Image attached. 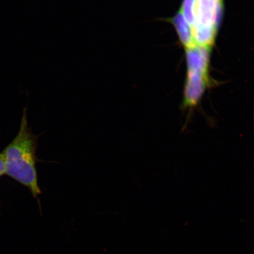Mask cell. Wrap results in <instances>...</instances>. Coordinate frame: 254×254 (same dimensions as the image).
I'll use <instances>...</instances> for the list:
<instances>
[{
	"label": "cell",
	"mask_w": 254,
	"mask_h": 254,
	"mask_svg": "<svg viewBox=\"0 0 254 254\" xmlns=\"http://www.w3.org/2000/svg\"><path fill=\"white\" fill-rule=\"evenodd\" d=\"M208 49L196 46L187 49L188 72L207 77Z\"/></svg>",
	"instance_id": "obj_3"
},
{
	"label": "cell",
	"mask_w": 254,
	"mask_h": 254,
	"mask_svg": "<svg viewBox=\"0 0 254 254\" xmlns=\"http://www.w3.org/2000/svg\"><path fill=\"white\" fill-rule=\"evenodd\" d=\"M5 174V163L2 152L0 153V177Z\"/></svg>",
	"instance_id": "obj_6"
},
{
	"label": "cell",
	"mask_w": 254,
	"mask_h": 254,
	"mask_svg": "<svg viewBox=\"0 0 254 254\" xmlns=\"http://www.w3.org/2000/svg\"><path fill=\"white\" fill-rule=\"evenodd\" d=\"M221 11L222 0H196L195 22L192 27L217 30Z\"/></svg>",
	"instance_id": "obj_2"
},
{
	"label": "cell",
	"mask_w": 254,
	"mask_h": 254,
	"mask_svg": "<svg viewBox=\"0 0 254 254\" xmlns=\"http://www.w3.org/2000/svg\"><path fill=\"white\" fill-rule=\"evenodd\" d=\"M196 0H184L182 12L187 23L192 27L194 24Z\"/></svg>",
	"instance_id": "obj_5"
},
{
	"label": "cell",
	"mask_w": 254,
	"mask_h": 254,
	"mask_svg": "<svg viewBox=\"0 0 254 254\" xmlns=\"http://www.w3.org/2000/svg\"><path fill=\"white\" fill-rule=\"evenodd\" d=\"M38 139L28 127L24 109L17 135L2 151L5 174L27 187L35 198L41 193L36 168Z\"/></svg>",
	"instance_id": "obj_1"
},
{
	"label": "cell",
	"mask_w": 254,
	"mask_h": 254,
	"mask_svg": "<svg viewBox=\"0 0 254 254\" xmlns=\"http://www.w3.org/2000/svg\"><path fill=\"white\" fill-rule=\"evenodd\" d=\"M173 23L180 39L187 49L196 46L192 36L191 27L187 23L182 12H180L173 19Z\"/></svg>",
	"instance_id": "obj_4"
}]
</instances>
